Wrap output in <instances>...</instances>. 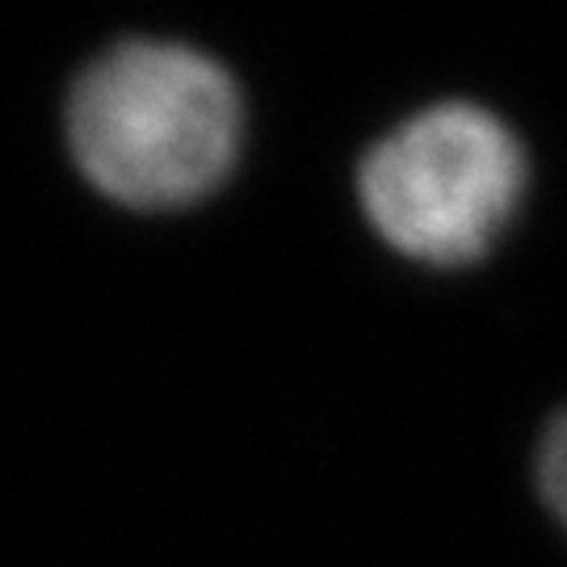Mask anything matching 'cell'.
<instances>
[{"label":"cell","instance_id":"obj_2","mask_svg":"<svg viewBox=\"0 0 567 567\" xmlns=\"http://www.w3.org/2000/svg\"><path fill=\"white\" fill-rule=\"evenodd\" d=\"M526 156L484 105H433L370 147L358 189L374 231L425 265H471L505 236Z\"/></svg>","mask_w":567,"mask_h":567},{"label":"cell","instance_id":"obj_1","mask_svg":"<svg viewBox=\"0 0 567 567\" xmlns=\"http://www.w3.org/2000/svg\"><path fill=\"white\" fill-rule=\"evenodd\" d=\"M244 105L227 68L177 42H122L84 68L68 143L105 198L168 210L206 198L240 156Z\"/></svg>","mask_w":567,"mask_h":567},{"label":"cell","instance_id":"obj_3","mask_svg":"<svg viewBox=\"0 0 567 567\" xmlns=\"http://www.w3.org/2000/svg\"><path fill=\"white\" fill-rule=\"evenodd\" d=\"M538 487L547 508L564 522L567 529V412H559L543 433L538 446Z\"/></svg>","mask_w":567,"mask_h":567}]
</instances>
